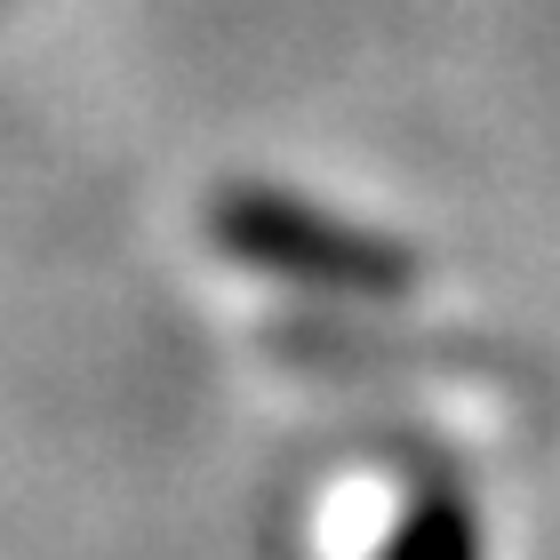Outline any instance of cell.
Returning a JSON list of instances; mask_svg holds the SVG:
<instances>
[{
  "label": "cell",
  "instance_id": "obj_1",
  "mask_svg": "<svg viewBox=\"0 0 560 560\" xmlns=\"http://www.w3.org/2000/svg\"><path fill=\"white\" fill-rule=\"evenodd\" d=\"M217 241L233 248V257L265 265V272H289L304 289H361V296H393L409 289V257L369 233H345V224H328L313 209H296V200H272V192H233L217 209Z\"/></svg>",
  "mask_w": 560,
  "mask_h": 560
},
{
  "label": "cell",
  "instance_id": "obj_2",
  "mask_svg": "<svg viewBox=\"0 0 560 560\" xmlns=\"http://www.w3.org/2000/svg\"><path fill=\"white\" fill-rule=\"evenodd\" d=\"M393 560H480V545H472V513H465V504H448V497L417 504V521L400 528Z\"/></svg>",
  "mask_w": 560,
  "mask_h": 560
}]
</instances>
